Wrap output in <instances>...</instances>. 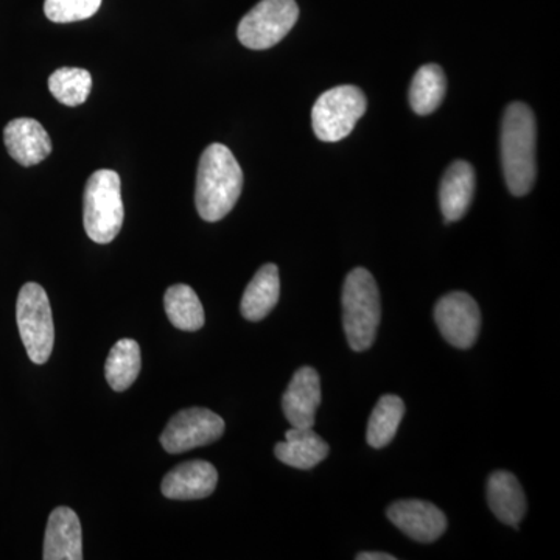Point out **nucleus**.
<instances>
[{
	"label": "nucleus",
	"mask_w": 560,
	"mask_h": 560,
	"mask_svg": "<svg viewBox=\"0 0 560 560\" xmlns=\"http://www.w3.org/2000/svg\"><path fill=\"white\" fill-rule=\"evenodd\" d=\"M226 423L215 412L206 408H187L173 416L161 434V445L171 455L189 452L219 441Z\"/></svg>",
	"instance_id": "obj_8"
},
{
	"label": "nucleus",
	"mask_w": 560,
	"mask_h": 560,
	"mask_svg": "<svg viewBox=\"0 0 560 560\" xmlns=\"http://www.w3.org/2000/svg\"><path fill=\"white\" fill-rule=\"evenodd\" d=\"M327 442L312 429H296L285 433V441L275 447L276 458L287 466L300 470H311L329 455Z\"/></svg>",
	"instance_id": "obj_16"
},
{
	"label": "nucleus",
	"mask_w": 560,
	"mask_h": 560,
	"mask_svg": "<svg viewBox=\"0 0 560 560\" xmlns=\"http://www.w3.org/2000/svg\"><path fill=\"white\" fill-rule=\"evenodd\" d=\"M366 109V95L360 88H331L313 106V131L323 142H338L348 138Z\"/></svg>",
	"instance_id": "obj_6"
},
{
	"label": "nucleus",
	"mask_w": 560,
	"mask_h": 560,
	"mask_svg": "<svg viewBox=\"0 0 560 560\" xmlns=\"http://www.w3.org/2000/svg\"><path fill=\"white\" fill-rule=\"evenodd\" d=\"M49 90L58 102L66 106H80L90 97L92 77L90 70L61 68L49 79Z\"/></svg>",
	"instance_id": "obj_23"
},
{
	"label": "nucleus",
	"mask_w": 560,
	"mask_h": 560,
	"mask_svg": "<svg viewBox=\"0 0 560 560\" xmlns=\"http://www.w3.org/2000/svg\"><path fill=\"white\" fill-rule=\"evenodd\" d=\"M81 523L79 515L70 508L60 506L51 511L44 537V560H81L83 541H81Z\"/></svg>",
	"instance_id": "obj_14"
},
{
	"label": "nucleus",
	"mask_w": 560,
	"mask_h": 560,
	"mask_svg": "<svg viewBox=\"0 0 560 560\" xmlns=\"http://www.w3.org/2000/svg\"><path fill=\"white\" fill-rule=\"evenodd\" d=\"M342 324L350 349L363 352L371 348L381 326L382 305L377 283L370 271L355 268L342 289Z\"/></svg>",
	"instance_id": "obj_3"
},
{
	"label": "nucleus",
	"mask_w": 560,
	"mask_h": 560,
	"mask_svg": "<svg viewBox=\"0 0 560 560\" xmlns=\"http://www.w3.org/2000/svg\"><path fill=\"white\" fill-rule=\"evenodd\" d=\"M103 0H46L44 13L55 24L90 20L101 10Z\"/></svg>",
	"instance_id": "obj_24"
},
{
	"label": "nucleus",
	"mask_w": 560,
	"mask_h": 560,
	"mask_svg": "<svg viewBox=\"0 0 560 560\" xmlns=\"http://www.w3.org/2000/svg\"><path fill=\"white\" fill-rule=\"evenodd\" d=\"M477 176L466 161L453 162L441 180L440 202L445 223L458 221L466 215L474 200Z\"/></svg>",
	"instance_id": "obj_15"
},
{
	"label": "nucleus",
	"mask_w": 560,
	"mask_h": 560,
	"mask_svg": "<svg viewBox=\"0 0 560 560\" xmlns=\"http://www.w3.org/2000/svg\"><path fill=\"white\" fill-rule=\"evenodd\" d=\"M280 296L279 270L275 264H267L256 272L243 293L241 311L243 318L261 320L278 305Z\"/></svg>",
	"instance_id": "obj_18"
},
{
	"label": "nucleus",
	"mask_w": 560,
	"mask_h": 560,
	"mask_svg": "<svg viewBox=\"0 0 560 560\" xmlns=\"http://www.w3.org/2000/svg\"><path fill=\"white\" fill-rule=\"evenodd\" d=\"M140 366H142V357H140L138 342L124 338L110 349L105 364L106 381L110 388L121 393L138 381Z\"/></svg>",
	"instance_id": "obj_21"
},
{
	"label": "nucleus",
	"mask_w": 560,
	"mask_h": 560,
	"mask_svg": "<svg viewBox=\"0 0 560 560\" xmlns=\"http://www.w3.org/2000/svg\"><path fill=\"white\" fill-rule=\"evenodd\" d=\"M447 91L444 70L438 65L422 66L410 86V105L419 116H429L440 108Z\"/></svg>",
	"instance_id": "obj_20"
},
{
	"label": "nucleus",
	"mask_w": 560,
	"mask_h": 560,
	"mask_svg": "<svg viewBox=\"0 0 560 560\" xmlns=\"http://www.w3.org/2000/svg\"><path fill=\"white\" fill-rule=\"evenodd\" d=\"M359 560H396L393 555H386V552H360L357 556Z\"/></svg>",
	"instance_id": "obj_25"
},
{
	"label": "nucleus",
	"mask_w": 560,
	"mask_h": 560,
	"mask_svg": "<svg viewBox=\"0 0 560 560\" xmlns=\"http://www.w3.org/2000/svg\"><path fill=\"white\" fill-rule=\"evenodd\" d=\"M434 320L442 337L458 349H469L481 329V312L470 294L453 291L438 301Z\"/></svg>",
	"instance_id": "obj_9"
},
{
	"label": "nucleus",
	"mask_w": 560,
	"mask_h": 560,
	"mask_svg": "<svg viewBox=\"0 0 560 560\" xmlns=\"http://www.w3.org/2000/svg\"><path fill=\"white\" fill-rule=\"evenodd\" d=\"M16 319L28 359L35 364L47 363L54 350L55 327L49 296L39 283L28 282L22 287Z\"/></svg>",
	"instance_id": "obj_5"
},
{
	"label": "nucleus",
	"mask_w": 560,
	"mask_h": 560,
	"mask_svg": "<svg viewBox=\"0 0 560 560\" xmlns=\"http://www.w3.org/2000/svg\"><path fill=\"white\" fill-rule=\"evenodd\" d=\"M298 18L296 0H260L238 24V39L250 50L271 49L289 35Z\"/></svg>",
	"instance_id": "obj_7"
},
{
	"label": "nucleus",
	"mask_w": 560,
	"mask_h": 560,
	"mask_svg": "<svg viewBox=\"0 0 560 560\" xmlns=\"http://www.w3.org/2000/svg\"><path fill=\"white\" fill-rule=\"evenodd\" d=\"M164 307L176 329L197 331L205 326V308L200 298L189 285L178 283L165 291Z\"/></svg>",
	"instance_id": "obj_19"
},
{
	"label": "nucleus",
	"mask_w": 560,
	"mask_h": 560,
	"mask_svg": "<svg viewBox=\"0 0 560 560\" xmlns=\"http://www.w3.org/2000/svg\"><path fill=\"white\" fill-rule=\"evenodd\" d=\"M388 518L410 539L430 544L447 529V518L440 508L422 500H400L388 508Z\"/></svg>",
	"instance_id": "obj_10"
},
{
	"label": "nucleus",
	"mask_w": 560,
	"mask_h": 560,
	"mask_svg": "<svg viewBox=\"0 0 560 560\" xmlns=\"http://www.w3.org/2000/svg\"><path fill=\"white\" fill-rule=\"evenodd\" d=\"M405 415V404L399 396L386 394L375 405L370 423H368L366 440L372 448H383L393 442Z\"/></svg>",
	"instance_id": "obj_22"
},
{
	"label": "nucleus",
	"mask_w": 560,
	"mask_h": 560,
	"mask_svg": "<svg viewBox=\"0 0 560 560\" xmlns=\"http://www.w3.org/2000/svg\"><path fill=\"white\" fill-rule=\"evenodd\" d=\"M536 140L533 110L525 103H511L501 124V164L508 189L515 197L529 194L536 180Z\"/></svg>",
	"instance_id": "obj_2"
},
{
	"label": "nucleus",
	"mask_w": 560,
	"mask_h": 560,
	"mask_svg": "<svg viewBox=\"0 0 560 560\" xmlns=\"http://www.w3.org/2000/svg\"><path fill=\"white\" fill-rule=\"evenodd\" d=\"M242 189L241 164L226 145L212 143L202 151L195 190V205L202 220H223L237 205Z\"/></svg>",
	"instance_id": "obj_1"
},
{
	"label": "nucleus",
	"mask_w": 560,
	"mask_h": 560,
	"mask_svg": "<svg viewBox=\"0 0 560 560\" xmlns=\"http://www.w3.org/2000/svg\"><path fill=\"white\" fill-rule=\"evenodd\" d=\"M320 404L318 372L311 366L301 368L291 378L282 397V410L291 427L313 429Z\"/></svg>",
	"instance_id": "obj_11"
},
{
	"label": "nucleus",
	"mask_w": 560,
	"mask_h": 560,
	"mask_svg": "<svg viewBox=\"0 0 560 560\" xmlns=\"http://www.w3.org/2000/svg\"><path fill=\"white\" fill-rule=\"evenodd\" d=\"M9 154L18 164L33 167L51 153V140L38 120L20 117L11 120L3 130Z\"/></svg>",
	"instance_id": "obj_13"
},
{
	"label": "nucleus",
	"mask_w": 560,
	"mask_h": 560,
	"mask_svg": "<svg viewBox=\"0 0 560 560\" xmlns=\"http://www.w3.org/2000/svg\"><path fill=\"white\" fill-rule=\"evenodd\" d=\"M219 471L208 460L195 459L179 464L162 480V495L171 500H201L212 495Z\"/></svg>",
	"instance_id": "obj_12"
},
{
	"label": "nucleus",
	"mask_w": 560,
	"mask_h": 560,
	"mask_svg": "<svg viewBox=\"0 0 560 560\" xmlns=\"http://www.w3.org/2000/svg\"><path fill=\"white\" fill-rule=\"evenodd\" d=\"M124 219L119 173H92L83 197V223L88 237L101 245L113 242L124 226Z\"/></svg>",
	"instance_id": "obj_4"
},
{
	"label": "nucleus",
	"mask_w": 560,
	"mask_h": 560,
	"mask_svg": "<svg viewBox=\"0 0 560 560\" xmlns=\"http://www.w3.org/2000/svg\"><path fill=\"white\" fill-rule=\"evenodd\" d=\"M490 511L504 525L517 528L526 512V499L521 482L510 471L499 470L488 481Z\"/></svg>",
	"instance_id": "obj_17"
}]
</instances>
